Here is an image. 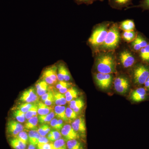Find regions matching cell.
<instances>
[{
  "mask_svg": "<svg viewBox=\"0 0 149 149\" xmlns=\"http://www.w3.org/2000/svg\"><path fill=\"white\" fill-rule=\"evenodd\" d=\"M149 76V66L146 65H140L136 66L133 71V80L138 85H143Z\"/></svg>",
  "mask_w": 149,
  "mask_h": 149,
  "instance_id": "4",
  "label": "cell"
},
{
  "mask_svg": "<svg viewBox=\"0 0 149 149\" xmlns=\"http://www.w3.org/2000/svg\"><path fill=\"white\" fill-rule=\"evenodd\" d=\"M55 116L54 112H51L47 114L40 115L38 117V120L41 124H45L51 122Z\"/></svg>",
  "mask_w": 149,
  "mask_h": 149,
  "instance_id": "30",
  "label": "cell"
},
{
  "mask_svg": "<svg viewBox=\"0 0 149 149\" xmlns=\"http://www.w3.org/2000/svg\"><path fill=\"white\" fill-rule=\"evenodd\" d=\"M28 135V141L30 144L37 146L38 141L40 137V134L38 133L37 130H31L29 131Z\"/></svg>",
  "mask_w": 149,
  "mask_h": 149,
  "instance_id": "22",
  "label": "cell"
},
{
  "mask_svg": "<svg viewBox=\"0 0 149 149\" xmlns=\"http://www.w3.org/2000/svg\"><path fill=\"white\" fill-rule=\"evenodd\" d=\"M113 84L115 90L120 94H125L130 87V83L128 78L123 75L116 78Z\"/></svg>",
  "mask_w": 149,
  "mask_h": 149,
  "instance_id": "8",
  "label": "cell"
},
{
  "mask_svg": "<svg viewBox=\"0 0 149 149\" xmlns=\"http://www.w3.org/2000/svg\"><path fill=\"white\" fill-rule=\"evenodd\" d=\"M57 67L56 65H52L47 68L43 71L42 78L48 85H53L57 83Z\"/></svg>",
  "mask_w": 149,
  "mask_h": 149,
  "instance_id": "7",
  "label": "cell"
},
{
  "mask_svg": "<svg viewBox=\"0 0 149 149\" xmlns=\"http://www.w3.org/2000/svg\"><path fill=\"white\" fill-rule=\"evenodd\" d=\"M85 105L83 99L76 98L70 102V108L76 113H79Z\"/></svg>",
  "mask_w": 149,
  "mask_h": 149,
  "instance_id": "16",
  "label": "cell"
},
{
  "mask_svg": "<svg viewBox=\"0 0 149 149\" xmlns=\"http://www.w3.org/2000/svg\"><path fill=\"white\" fill-rule=\"evenodd\" d=\"M54 95L53 92L52 91H49V92H47L45 94H44L42 96V100L43 102L45 101L48 98L50 97H52V96Z\"/></svg>",
  "mask_w": 149,
  "mask_h": 149,
  "instance_id": "45",
  "label": "cell"
},
{
  "mask_svg": "<svg viewBox=\"0 0 149 149\" xmlns=\"http://www.w3.org/2000/svg\"><path fill=\"white\" fill-rule=\"evenodd\" d=\"M37 113H38V111H37V104H33V106L31 107V108L25 113V118L26 119L28 120L32 117L37 116Z\"/></svg>",
  "mask_w": 149,
  "mask_h": 149,
  "instance_id": "32",
  "label": "cell"
},
{
  "mask_svg": "<svg viewBox=\"0 0 149 149\" xmlns=\"http://www.w3.org/2000/svg\"><path fill=\"white\" fill-rule=\"evenodd\" d=\"M49 139L45 136H40L38 141V144H45L49 143Z\"/></svg>",
  "mask_w": 149,
  "mask_h": 149,
  "instance_id": "47",
  "label": "cell"
},
{
  "mask_svg": "<svg viewBox=\"0 0 149 149\" xmlns=\"http://www.w3.org/2000/svg\"><path fill=\"white\" fill-rule=\"evenodd\" d=\"M72 128L78 134L82 135L86 133V127L85 119L82 117L76 118L71 124Z\"/></svg>",
  "mask_w": 149,
  "mask_h": 149,
  "instance_id": "15",
  "label": "cell"
},
{
  "mask_svg": "<svg viewBox=\"0 0 149 149\" xmlns=\"http://www.w3.org/2000/svg\"><path fill=\"white\" fill-rule=\"evenodd\" d=\"M57 67V78L59 81L68 82L71 80V74L64 63H59Z\"/></svg>",
  "mask_w": 149,
  "mask_h": 149,
  "instance_id": "12",
  "label": "cell"
},
{
  "mask_svg": "<svg viewBox=\"0 0 149 149\" xmlns=\"http://www.w3.org/2000/svg\"><path fill=\"white\" fill-rule=\"evenodd\" d=\"M38 118L37 116H34L28 119V121L25 123L24 125V128L25 130H35L38 125Z\"/></svg>",
  "mask_w": 149,
  "mask_h": 149,
  "instance_id": "23",
  "label": "cell"
},
{
  "mask_svg": "<svg viewBox=\"0 0 149 149\" xmlns=\"http://www.w3.org/2000/svg\"><path fill=\"white\" fill-rule=\"evenodd\" d=\"M9 145L13 149H26L27 144L19 140L17 138H9Z\"/></svg>",
  "mask_w": 149,
  "mask_h": 149,
  "instance_id": "18",
  "label": "cell"
},
{
  "mask_svg": "<svg viewBox=\"0 0 149 149\" xmlns=\"http://www.w3.org/2000/svg\"><path fill=\"white\" fill-rule=\"evenodd\" d=\"M98 53L95 59V66L98 72L105 74L115 73L116 61L113 52Z\"/></svg>",
  "mask_w": 149,
  "mask_h": 149,
  "instance_id": "1",
  "label": "cell"
},
{
  "mask_svg": "<svg viewBox=\"0 0 149 149\" xmlns=\"http://www.w3.org/2000/svg\"><path fill=\"white\" fill-rule=\"evenodd\" d=\"M36 87L37 93L39 96L42 97L43 95L47 92L48 84L44 80L39 81L36 84Z\"/></svg>",
  "mask_w": 149,
  "mask_h": 149,
  "instance_id": "20",
  "label": "cell"
},
{
  "mask_svg": "<svg viewBox=\"0 0 149 149\" xmlns=\"http://www.w3.org/2000/svg\"><path fill=\"white\" fill-rule=\"evenodd\" d=\"M51 127L47 124H43L37 130L38 133L42 136H45L51 131Z\"/></svg>",
  "mask_w": 149,
  "mask_h": 149,
  "instance_id": "35",
  "label": "cell"
},
{
  "mask_svg": "<svg viewBox=\"0 0 149 149\" xmlns=\"http://www.w3.org/2000/svg\"><path fill=\"white\" fill-rule=\"evenodd\" d=\"M19 140H20L22 142L26 144H27L28 141V135L26 132L24 131L20 132L16 137Z\"/></svg>",
  "mask_w": 149,
  "mask_h": 149,
  "instance_id": "38",
  "label": "cell"
},
{
  "mask_svg": "<svg viewBox=\"0 0 149 149\" xmlns=\"http://www.w3.org/2000/svg\"><path fill=\"white\" fill-rule=\"evenodd\" d=\"M66 108L63 106H57L55 107L54 109V113L56 117L58 119H62L63 121L67 122L69 119L67 117L65 114Z\"/></svg>",
  "mask_w": 149,
  "mask_h": 149,
  "instance_id": "17",
  "label": "cell"
},
{
  "mask_svg": "<svg viewBox=\"0 0 149 149\" xmlns=\"http://www.w3.org/2000/svg\"><path fill=\"white\" fill-rule=\"evenodd\" d=\"M24 129L20 123L12 119H9L6 125V132L8 138H15Z\"/></svg>",
  "mask_w": 149,
  "mask_h": 149,
  "instance_id": "5",
  "label": "cell"
},
{
  "mask_svg": "<svg viewBox=\"0 0 149 149\" xmlns=\"http://www.w3.org/2000/svg\"><path fill=\"white\" fill-rule=\"evenodd\" d=\"M72 85V83H68L65 81H59L58 83L56 85V88L58 89H60L61 88H71Z\"/></svg>",
  "mask_w": 149,
  "mask_h": 149,
  "instance_id": "41",
  "label": "cell"
},
{
  "mask_svg": "<svg viewBox=\"0 0 149 149\" xmlns=\"http://www.w3.org/2000/svg\"><path fill=\"white\" fill-rule=\"evenodd\" d=\"M37 148V149H54L53 143H49L45 144H38Z\"/></svg>",
  "mask_w": 149,
  "mask_h": 149,
  "instance_id": "42",
  "label": "cell"
},
{
  "mask_svg": "<svg viewBox=\"0 0 149 149\" xmlns=\"http://www.w3.org/2000/svg\"><path fill=\"white\" fill-rule=\"evenodd\" d=\"M65 114L69 120H75L77 117V113L70 107H67L66 109Z\"/></svg>",
  "mask_w": 149,
  "mask_h": 149,
  "instance_id": "37",
  "label": "cell"
},
{
  "mask_svg": "<svg viewBox=\"0 0 149 149\" xmlns=\"http://www.w3.org/2000/svg\"><path fill=\"white\" fill-rule=\"evenodd\" d=\"M136 32L133 31H123L122 37L123 40L128 43L132 42L136 39L137 37Z\"/></svg>",
  "mask_w": 149,
  "mask_h": 149,
  "instance_id": "27",
  "label": "cell"
},
{
  "mask_svg": "<svg viewBox=\"0 0 149 149\" xmlns=\"http://www.w3.org/2000/svg\"><path fill=\"white\" fill-rule=\"evenodd\" d=\"M139 56L143 61L149 63V44L141 49L139 52Z\"/></svg>",
  "mask_w": 149,
  "mask_h": 149,
  "instance_id": "29",
  "label": "cell"
},
{
  "mask_svg": "<svg viewBox=\"0 0 149 149\" xmlns=\"http://www.w3.org/2000/svg\"><path fill=\"white\" fill-rule=\"evenodd\" d=\"M118 27L123 31H133L135 29V25L133 20L126 19L121 22Z\"/></svg>",
  "mask_w": 149,
  "mask_h": 149,
  "instance_id": "21",
  "label": "cell"
},
{
  "mask_svg": "<svg viewBox=\"0 0 149 149\" xmlns=\"http://www.w3.org/2000/svg\"><path fill=\"white\" fill-rule=\"evenodd\" d=\"M62 135L61 133L58 130H52L48 134L47 137L49 141L51 142H54L55 141L61 139Z\"/></svg>",
  "mask_w": 149,
  "mask_h": 149,
  "instance_id": "31",
  "label": "cell"
},
{
  "mask_svg": "<svg viewBox=\"0 0 149 149\" xmlns=\"http://www.w3.org/2000/svg\"><path fill=\"white\" fill-rule=\"evenodd\" d=\"M53 145L54 149H67L65 141L63 139H60L55 141Z\"/></svg>",
  "mask_w": 149,
  "mask_h": 149,
  "instance_id": "34",
  "label": "cell"
},
{
  "mask_svg": "<svg viewBox=\"0 0 149 149\" xmlns=\"http://www.w3.org/2000/svg\"><path fill=\"white\" fill-rule=\"evenodd\" d=\"M119 59L122 66L125 68L131 67L136 62L134 55L128 50H124L120 53Z\"/></svg>",
  "mask_w": 149,
  "mask_h": 149,
  "instance_id": "9",
  "label": "cell"
},
{
  "mask_svg": "<svg viewBox=\"0 0 149 149\" xmlns=\"http://www.w3.org/2000/svg\"><path fill=\"white\" fill-rule=\"evenodd\" d=\"M50 123L51 127L54 129L59 131L61 130L59 126L58 120L56 118H53L52 120H51Z\"/></svg>",
  "mask_w": 149,
  "mask_h": 149,
  "instance_id": "44",
  "label": "cell"
},
{
  "mask_svg": "<svg viewBox=\"0 0 149 149\" xmlns=\"http://www.w3.org/2000/svg\"><path fill=\"white\" fill-rule=\"evenodd\" d=\"M54 103L57 106H63L66 104L67 101L65 95L57 92H53Z\"/></svg>",
  "mask_w": 149,
  "mask_h": 149,
  "instance_id": "24",
  "label": "cell"
},
{
  "mask_svg": "<svg viewBox=\"0 0 149 149\" xmlns=\"http://www.w3.org/2000/svg\"><path fill=\"white\" fill-rule=\"evenodd\" d=\"M33 105V104L24 102V103L21 104L17 106L14 108L19 110L24 113H26L31 108Z\"/></svg>",
  "mask_w": 149,
  "mask_h": 149,
  "instance_id": "36",
  "label": "cell"
},
{
  "mask_svg": "<svg viewBox=\"0 0 149 149\" xmlns=\"http://www.w3.org/2000/svg\"><path fill=\"white\" fill-rule=\"evenodd\" d=\"M113 78V76L112 74H105L100 72L96 74L94 76L96 84L102 90H107L110 87Z\"/></svg>",
  "mask_w": 149,
  "mask_h": 149,
  "instance_id": "6",
  "label": "cell"
},
{
  "mask_svg": "<svg viewBox=\"0 0 149 149\" xmlns=\"http://www.w3.org/2000/svg\"><path fill=\"white\" fill-rule=\"evenodd\" d=\"M133 8H140L143 10H149V0H141L140 2V4L137 6H129L125 9V10Z\"/></svg>",
  "mask_w": 149,
  "mask_h": 149,
  "instance_id": "33",
  "label": "cell"
},
{
  "mask_svg": "<svg viewBox=\"0 0 149 149\" xmlns=\"http://www.w3.org/2000/svg\"><path fill=\"white\" fill-rule=\"evenodd\" d=\"M62 136L65 141L79 139L80 135L72 128L71 125H64L61 130Z\"/></svg>",
  "mask_w": 149,
  "mask_h": 149,
  "instance_id": "11",
  "label": "cell"
},
{
  "mask_svg": "<svg viewBox=\"0 0 149 149\" xmlns=\"http://www.w3.org/2000/svg\"><path fill=\"white\" fill-rule=\"evenodd\" d=\"M147 81H148V82H149V76L148 78V80H147Z\"/></svg>",
  "mask_w": 149,
  "mask_h": 149,
  "instance_id": "50",
  "label": "cell"
},
{
  "mask_svg": "<svg viewBox=\"0 0 149 149\" xmlns=\"http://www.w3.org/2000/svg\"><path fill=\"white\" fill-rule=\"evenodd\" d=\"M19 100L25 103H32L37 102L38 100V95L35 89L30 88L22 93L19 99Z\"/></svg>",
  "mask_w": 149,
  "mask_h": 149,
  "instance_id": "10",
  "label": "cell"
},
{
  "mask_svg": "<svg viewBox=\"0 0 149 149\" xmlns=\"http://www.w3.org/2000/svg\"><path fill=\"white\" fill-rule=\"evenodd\" d=\"M131 43V47L133 50L136 52H140L142 48L140 47V45H139L137 41L135 40Z\"/></svg>",
  "mask_w": 149,
  "mask_h": 149,
  "instance_id": "43",
  "label": "cell"
},
{
  "mask_svg": "<svg viewBox=\"0 0 149 149\" xmlns=\"http://www.w3.org/2000/svg\"><path fill=\"white\" fill-rule=\"evenodd\" d=\"M25 114V113L21 111L14 108L11 110V116L19 123H23L25 121L26 119Z\"/></svg>",
  "mask_w": 149,
  "mask_h": 149,
  "instance_id": "19",
  "label": "cell"
},
{
  "mask_svg": "<svg viewBox=\"0 0 149 149\" xmlns=\"http://www.w3.org/2000/svg\"><path fill=\"white\" fill-rule=\"evenodd\" d=\"M66 146L67 149H84L83 144L77 139L67 141Z\"/></svg>",
  "mask_w": 149,
  "mask_h": 149,
  "instance_id": "28",
  "label": "cell"
},
{
  "mask_svg": "<svg viewBox=\"0 0 149 149\" xmlns=\"http://www.w3.org/2000/svg\"><path fill=\"white\" fill-rule=\"evenodd\" d=\"M73 1L78 5L85 4L86 5L88 6L92 4L95 2L97 1L103 2L104 1V0H73Z\"/></svg>",
  "mask_w": 149,
  "mask_h": 149,
  "instance_id": "40",
  "label": "cell"
},
{
  "mask_svg": "<svg viewBox=\"0 0 149 149\" xmlns=\"http://www.w3.org/2000/svg\"><path fill=\"white\" fill-rule=\"evenodd\" d=\"M27 149H36V146L30 144L28 146Z\"/></svg>",
  "mask_w": 149,
  "mask_h": 149,
  "instance_id": "49",
  "label": "cell"
},
{
  "mask_svg": "<svg viewBox=\"0 0 149 149\" xmlns=\"http://www.w3.org/2000/svg\"><path fill=\"white\" fill-rule=\"evenodd\" d=\"M144 85H145V88H146V89H148V90H149V82L148 81H146L145 82V83H144Z\"/></svg>",
  "mask_w": 149,
  "mask_h": 149,
  "instance_id": "48",
  "label": "cell"
},
{
  "mask_svg": "<svg viewBox=\"0 0 149 149\" xmlns=\"http://www.w3.org/2000/svg\"><path fill=\"white\" fill-rule=\"evenodd\" d=\"M135 40L139 43L141 48L145 47L149 44L146 39L140 35H137Z\"/></svg>",
  "mask_w": 149,
  "mask_h": 149,
  "instance_id": "39",
  "label": "cell"
},
{
  "mask_svg": "<svg viewBox=\"0 0 149 149\" xmlns=\"http://www.w3.org/2000/svg\"><path fill=\"white\" fill-rule=\"evenodd\" d=\"M120 40L118 25L117 23H112L109 29L104 41L99 49L98 52H114L118 47Z\"/></svg>",
  "mask_w": 149,
  "mask_h": 149,
  "instance_id": "3",
  "label": "cell"
},
{
  "mask_svg": "<svg viewBox=\"0 0 149 149\" xmlns=\"http://www.w3.org/2000/svg\"><path fill=\"white\" fill-rule=\"evenodd\" d=\"M38 114L40 115H45L49 113L52 109L49 106L42 102H40L37 104Z\"/></svg>",
  "mask_w": 149,
  "mask_h": 149,
  "instance_id": "25",
  "label": "cell"
},
{
  "mask_svg": "<svg viewBox=\"0 0 149 149\" xmlns=\"http://www.w3.org/2000/svg\"><path fill=\"white\" fill-rule=\"evenodd\" d=\"M112 24V22H104L94 27L91 37L88 40L89 45L94 52H98L99 49L104 41Z\"/></svg>",
  "mask_w": 149,
  "mask_h": 149,
  "instance_id": "2",
  "label": "cell"
},
{
  "mask_svg": "<svg viewBox=\"0 0 149 149\" xmlns=\"http://www.w3.org/2000/svg\"><path fill=\"white\" fill-rule=\"evenodd\" d=\"M108 4L111 8L121 10L132 5V0H108Z\"/></svg>",
  "mask_w": 149,
  "mask_h": 149,
  "instance_id": "14",
  "label": "cell"
},
{
  "mask_svg": "<svg viewBox=\"0 0 149 149\" xmlns=\"http://www.w3.org/2000/svg\"><path fill=\"white\" fill-rule=\"evenodd\" d=\"M44 103L45 104L49 106L52 105L53 104L54 102V95L48 98L47 99L44 101Z\"/></svg>",
  "mask_w": 149,
  "mask_h": 149,
  "instance_id": "46",
  "label": "cell"
},
{
  "mask_svg": "<svg viewBox=\"0 0 149 149\" xmlns=\"http://www.w3.org/2000/svg\"><path fill=\"white\" fill-rule=\"evenodd\" d=\"M147 97V93L146 88H139L132 92L130 99L135 102H140L145 100Z\"/></svg>",
  "mask_w": 149,
  "mask_h": 149,
  "instance_id": "13",
  "label": "cell"
},
{
  "mask_svg": "<svg viewBox=\"0 0 149 149\" xmlns=\"http://www.w3.org/2000/svg\"><path fill=\"white\" fill-rule=\"evenodd\" d=\"M78 92L77 89L73 88H70L65 94V96L67 102H70L74 99L77 98Z\"/></svg>",
  "mask_w": 149,
  "mask_h": 149,
  "instance_id": "26",
  "label": "cell"
}]
</instances>
